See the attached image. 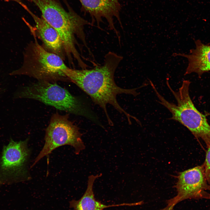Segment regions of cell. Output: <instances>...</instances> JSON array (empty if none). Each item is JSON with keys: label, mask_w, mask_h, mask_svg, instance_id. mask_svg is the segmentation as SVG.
Listing matches in <instances>:
<instances>
[{"label": "cell", "mask_w": 210, "mask_h": 210, "mask_svg": "<svg viewBox=\"0 0 210 210\" xmlns=\"http://www.w3.org/2000/svg\"><path fill=\"white\" fill-rule=\"evenodd\" d=\"M123 57L115 53L109 51L105 56L102 65H96L91 69H76L68 67L63 70L70 81L72 82L88 95L93 102L103 110L107 121L111 126L113 123L107 111L106 106L110 104L118 111L124 114L129 124L131 118L136 120V118L126 111L120 105L116 99L117 95L125 94L137 95L136 90L143 87L127 89L118 86L114 80L115 71Z\"/></svg>", "instance_id": "obj_1"}, {"label": "cell", "mask_w": 210, "mask_h": 210, "mask_svg": "<svg viewBox=\"0 0 210 210\" xmlns=\"http://www.w3.org/2000/svg\"><path fill=\"white\" fill-rule=\"evenodd\" d=\"M150 84L159 99L158 102L171 112L169 118L178 122L186 127L197 139L202 140L207 148L210 145V125L206 116L200 113L195 106L190 96V82L184 80L177 91H175L170 86L169 78L166 79L167 86L177 102V104L167 101L158 92L150 80Z\"/></svg>", "instance_id": "obj_2"}, {"label": "cell", "mask_w": 210, "mask_h": 210, "mask_svg": "<svg viewBox=\"0 0 210 210\" xmlns=\"http://www.w3.org/2000/svg\"><path fill=\"white\" fill-rule=\"evenodd\" d=\"M34 40L30 42L23 54V64L13 71L10 75H25L38 81L54 83L58 80L69 81L63 71L68 67L58 55L47 51L38 42L36 34L30 28Z\"/></svg>", "instance_id": "obj_3"}, {"label": "cell", "mask_w": 210, "mask_h": 210, "mask_svg": "<svg viewBox=\"0 0 210 210\" xmlns=\"http://www.w3.org/2000/svg\"><path fill=\"white\" fill-rule=\"evenodd\" d=\"M41 11L42 17L58 33L64 49L70 50L77 43L76 37L81 39L85 36L84 27L90 22L82 18L70 7L68 11L58 0H32Z\"/></svg>", "instance_id": "obj_4"}, {"label": "cell", "mask_w": 210, "mask_h": 210, "mask_svg": "<svg viewBox=\"0 0 210 210\" xmlns=\"http://www.w3.org/2000/svg\"><path fill=\"white\" fill-rule=\"evenodd\" d=\"M15 96L17 98L36 100L58 110L98 122L97 117L81 100L55 83L38 81L24 87Z\"/></svg>", "instance_id": "obj_5"}, {"label": "cell", "mask_w": 210, "mask_h": 210, "mask_svg": "<svg viewBox=\"0 0 210 210\" xmlns=\"http://www.w3.org/2000/svg\"><path fill=\"white\" fill-rule=\"evenodd\" d=\"M68 114L62 115L57 113L52 116L47 128L45 143L42 149L32 165L33 167L41 158L60 146L69 145L73 147L78 155L85 148L79 128L69 119Z\"/></svg>", "instance_id": "obj_6"}, {"label": "cell", "mask_w": 210, "mask_h": 210, "mask_svg": "<svg viewBox=\"0 0 210 210\" xmlns=\"http://www.w3.org/2000/svg\"><path fill=\"white\" fill-rule=\"evenodd\" d=\"M175 186L177 193L176 196L166 201L167 205L172 208L177 204L187 199L210 200V184L205 176L204 167L200 165L180 172L177 176Z\"/></svg>", "instance_id": "obj_7"}, {"label": "cell", "mask_w": 210, "mask_h": 210, "mask_svg": "<svg viewBox=\"0 0 210 210\" xmlns=\"http://www.w3.org/2000/svg\"><path fill=\"white\" fill-rule=\"evenodd\" d=\"M28 139L18 142L11 139L3 148L0 158V177L5 180H18L27 175L26 166L30 151Z\"/></svg>", "instance_id": "obj_8"}, {"label": "cell", "mask_w": 210, "mask_h": 210, "mask_svg": "<svg viewBox=\"0 0 210 210\" xmlns=\"http://www.w3.org/2000/svg\"><path fill=\"white\" fill-rule=\"evenodd\" d=\"M81 4L82 12L89 14L91 18L92 26L95 23L101 29L100 25L105 18L108 22L109 29L116 34L119 42L120 36L114 22L116 18L123 28L120 13L121 9L119 0H79Z\"/></svg>", "instance_id": "obj_9"}, {"label": "cell", "mask_w": 210, "mask_h": 210, "mask_svg": "<svg viewBox=\"0 0 210 210\" xmlns=\"http://www.w3.org/2000/svg\"><path fill=\"white\" fill-rule=\"evenodd\" d=\"M31 15L35 23V29L47 51L55 54L63 60L65 54L60 37L55 29L41 16L38 17L32 13L27 6L20 1L18 2Z\"/></svg>", "instance_id": "obj_10"}, {"label": "cell", "mask_w": 210, "mask_h": 210, "mask_svg": "<svg viewBox=\"0 0 210 210\" xmlns=\"http://www.w3.org/2000/svg\"><path fill=\"white\" fill-rule=\"evenodd\" d=\"M195 48L191 49L190 54L174 53L173 56H181L187 58L188 64L185 75L194 72L199 77L210 71V45L202 43L200 40L195 41Z\"/></svg>", "instance_id": "obj_11"}, {"label": "cell", "mask_w": 210, "mask_h": 210, "mask_svg": "<svg viewBox=\"0 0 210 210\" xmlns=\"http://www.w3.org/2000/svg\"><path fill=\"white\" fill-rule=\"evenodd\" d=\"M102 176V174H100L89 176L87 187L85 192L80 199L73 200L69 202L70 208H73L74 210H103L110 207L136 206L135 202L106 205L97 200L94 197L93 186L95 180Z\"/></svg>", "instance_id": "obj_12"}, {"label": "cell", "mask_w": 210, "mask_h": 210, "mask_svg": "<svg viewBox=\"0 0 210 210\" xmlns=\"http://www.w3.org/2000/svg\"><path fill=\"white\" fill-rule=\"evenodd\" d=\"M205 160L203 164L204 167L205 176L208 183L210 184V145L207 148Z\"/></svg>", "instance_id": "obj_13"}, {"label": "cell", "mask_w": 210, "mask_h": 210, "mask_svg": "<svg viewBox=\"0 0 210 210\" xmlns=\"http://www.w3.org/2000/svg\"><path fill=\"white\" fill-rule=\"evenodd\" d=\"M160 210H174V208H172L170 206L167 205V206L164 208L161 209Z\"/></svg>", "instance_id": "obj_14"}, {"label": "cell", "mask_w": 210, "mask_h": 210, "mask_svg": "<svg viewBox=\"0 0 210 210\" xmlns=\"http://www.w3.org/2000/svg\"><path fill=\"white\" fill-rule=\"evenodd\" d=\"M5 0L6 1H10V0H13V1H17V2H18L19 1H20V0ZM27 0L32 2V0Z\"/></svg>", "instance_id": "obj_15"}, {"label": "cell", "mask_w": 210, "mask_h": 210, "mask_svg": "<svg viewBox=\"0 0 210 210\" xmlns=\"http://www.w3.org/2000/svg\"><path fill=\"white\" fill-rule=\"evenodd\" d=\"M1 184V181L0 180V185Z\"/></svg>", "instance_id": "obj_16"}]
</instances>
